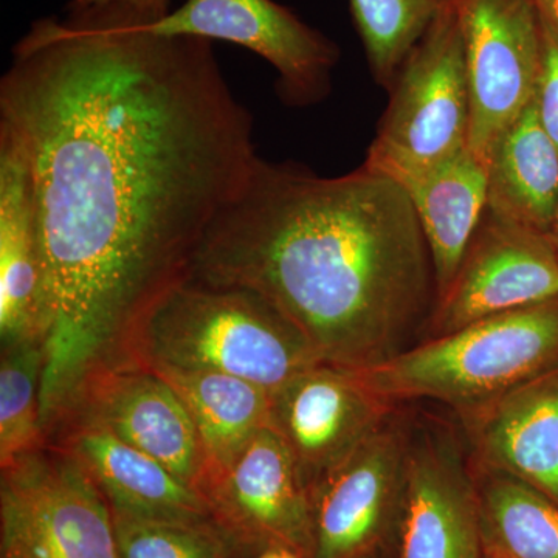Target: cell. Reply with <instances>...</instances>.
<instances>
[{
	"instance_id": "1",
	"label": "cell",
	"mask_w": 558,
	"mask_h": 558,
	"mask_svg": "<svg viewBox=\"0 0 558 558\" xmlns=\"http://www.w3.org/2000/svg\"><path fill=\"white\" fill-rule=\"evenodd\" d=\"M126 7L33 22L0 80V131L35 182L46 256L43 422L183 279L256 160L211 40Z\"/></svg>"
},
{
	"instance_id": "2",
	"label": "cell",
	"mask_w": 558,
	"mask_h": 558,
	"mask_svg": "<svg viewBox=\"0 0 558 558\" xmlns=\"http://www.w3.org/2000/svg\"><path fill=\"white\" fill-rule=\"evenodd\" d=\"M189 278L258 293L326 365L398 354L436 290L424 231L402 186L365 163L340 178L256 157L208 227Z\"/></svg>"
},
{
	"instance_id": "3",
	"label": "cell",
	"mask_w": 558,
	"mask_h": 558,
	"mask_svg": "<svg viewBox=\"0 0 558 558\" xmlns=\"http://www.w3.org/2000/svg\"><path fill=\"white\" fill-rule=\"evenodd\" d=\"M128 362L215 371L277 389L323 363L306 337L252 290L185 278L132 332Z\"/></svg>"
},
{
	"instance_id": "4",
	"label": "cell",
	"mask_w": 558,
	"mask_h": 558,
	"mask_svg": "<svg viewBox=\"0 0 558 558\" xmlns=\"http://www.w3.org/2000/svg\"><path fill=\"white\" fill-rule=\"evenodd\" d=\"M558 365V299L490 315L351 369L379 398L433 399L461 414Z\"/></svg>"
},
{
	"instance_id": "5",
	"label": "cell",
	"mask_w": 558,
	"mask_h": 558,
	"mask_svg": "<svg viewBox=\"0 0 558 558\" xmlns=\"http://www.w3.org/2000/svg\"><path fill=\"white\" fill-rule=\"evenodd\" d=\"M365 165L392 175L469 149L470 89L453 2L400 68Z\"/></svg>"
},
{
	"instance_id": "6",
	"label": "cell",
	"mask_w": 558,
	"mask_h": 558,
	"mask_svg": "<svg viewBox=\"0 0 558 558\" xmlns=\"http://www.w3.org/2000/svg\"><path fill=\"white\" fill-rule=\"evenodd\" d=\"M0 470V558H119L109 501L75 458L46 446Z\"/></svg>"
},
{
	"instance_id": "7",
	"label": "cell",
	"mask_w": 558,
	"mask_h": 558,
	"mask_svg": "<svg viewBox=\"0 0 558 558\" xmlns=\"http://www.w3.org/2000/svg\"><path fill=\"white\" fill-rule=\"evenodd\" d=\"M470 89L469 149L486 161L529 108L543 64V27L531 0H453Z\"/></svg>"
},
{
	"instance_id": "8",
	"label": "cell",
	"mask_w": 558,
	"mask_h": 558,
	"mask_svg": "<svg viewBox=\"0 0 558 558\" xmlns=\"http://www.w3.org/2000/svg\"><path fill=\"white\" fill-rule=\"evenodd\" d=\"M157 35L226 40L253 51L277 72L279 98L311 106L328 97L340 49L275 0H185L161 20Z\"/></svg>"
},
{
	"instance_id": "9",
	"label": "cell",
	"mask_w": 558,
	"mask_h": 558,
	"mask_svg": "<svg viewBox=\"0 0 558 558\" xmlns=\"http://www.w3.org/2000/svg\"><path fill=\"white\" fill-rule=\"evenodd\" d=\"M407 457L405 436L385 424L310 488L307 558L381 556L398 532Z\"/></svg>"
},
{
	"instance_id": "10",
	"label": "cell",
	"mask_w": 558,
	"mask_h": 558,
	"mask_svg": "<svg viewBox=\"0 0 558 558\" xmlns=\"http://www.w3.org/2000/svg\"><path fill=\"white\" fill-rule=\"evenodd\" d=\"M197 492L213 519L256 554L288 548L310 556V487L270 425L229 464L208 472Z\"/></svg>"
},
{
	"instance_id": "11",
	"label": "cell",
	"mask_w": 558,
	"mask_h": 558,
	"mask_svg": "<svg viewBox=\"0 0 558 558\" xmlns=\"http://www.w3.org/2000/svg\"><path fill=\"white\" fill-rule=\"evenodd\" d=\"M558 299V252L549 236L484 213L457 277L436 299L433 337L490 315Z\"/></svg>"
},
{
	"instance_id": "12",
	"label": "cell",
	"mask_w": 558,
	"mask_h": 558,
	"mask_svg": "<svg viewBox=\"0 0 558 558\" xmlns=\"http://www.w3.org/2000/svg\"><path fill=\"white\" fill-rule=\"evenodd\" d=\"M62 410L95 418L183 483L199 487L207 470L199 433L178 392L148 366L128 362L95 369L54 414Z\"/></svg>"
},
{
	"instance_id": "13",
	"label": "cell",
	"mask_w": 558,
	"mask_h": 558,
	"mask_svg": "<svg viewBox=\"0 0 558 558\" xmlns=\"http://www.w3.org/2000/svg\"><path fill=\"white\" fill-rule=\"evenodd\" d=\"M391 410L351 369L318 363L271 391L270 427L311 488L384 427Z\"/></svg>"
},
{
	"instance_id": "14",
	"label": "cell",
	"mask_w": 558,
	"mask_h": 558,
	"mask_svg": "<svg viewBox=\"0 0 558 558\" xmlns=\"http://www.w3.org/2000/svg\"><path fill=\"white\" fill-rule=\"evenodd\" d=\"M395 558H486L478 488L453 447H409Z\"/></svg>"
},
{
	"instance_id": "15",
	"label": "cell",
	"mask_w": 558,
	"mask_h": 558,
	"mask_svg": "<svg viewBox=\"0 0 558 558\" xmlns=\"http://www.w3.org/2000/svg\"><path fill=\"white\" fill-rule=\"evenodd\" d=\"M44 429L47 446L75 458L110 508L159 519H213L196 488L81 411L62 410Z\"/></svg>"
},
{
	"instance_id": "16",
	"label": "cell",
	"mask_w": 558,
	"mask_h": 558,
	"mask_svg": "<svg viewBox=\"0 0 558 558\" xmlns=\"http://www.w3.org/2000/svg\"><path fill=\"white\" fill-rule=\"evenodd\" d=\"M49 318L38 197L27 159L0 131V341H43Z\"/></svg>"
},
{
	"instance_id": "17",
	"label": "cell",
	"mask_w": 558,
	"mask_h": 558,
	"mask_svg": "<svg viewBox=\"0 0 558 558\" xmlns=\"http://www.w3.org/2000/svg\"><path fill=\"white\" fill-rule=\"evenodd\" d=\"M461 418L481 469L523 481L558 505V365Z\"/></svg>"
},
{
	"instance_id": "18",
	"label": "cell",
	"mask_w": 558,
	"mask_h": 558,
	"mask_svg": "<svg viewBox=\"0 0 558 558\" xmlns=\"http://www.w3.org/2000/svg\"><path fill=\"white\" fill-rule=\"evenodd\" d=\"M413 204L427 241L436 299L457 277L473 234L487 208V163L470 149L421 168L388 175Z\"/></svg>"
},
{
	"instance_id": "19",
	"label": "cell",
	"mask_w": 558,
	"mask_h": 558,
	"mask_svg": "<svg viewBox=\"0 0 558 558\" xmlns=\"http://www.w3.org/2000/svg\"><path fill=\"white\" fill-rule=\"evenodd\" d=\"M487 209L549 236L558 204V148L535 101L499 135L487 157Z\"/></svg>"
},
{
	"instance_id": "20",
	"label": "cell",
	"mask_w": 558,
	"mask_h": 558,
	"mask_svg": "<svg viewBox=\"0 0 558 558\" xmlns=\"http://www.w3.org/2000/svg\"><path fill=\"white\" fill-rule=\"evenodd\" d=\"M148 368L171 385L189 410L207 457L205 475L229 464L256 433L270 425V389L215 371Z\"/></svg>"
},
{
	"instance_id": "21",
	"label": "cell",
	"mask_w": 558,
	"mask_h": 558,
	"mask_svg": "<svg viewBox=\"0 0 558 558\" xmlns=\"http://www.w3.org/2000/svg\"><path fill=\"white\" fill-rule=\"evenodd\" d=\"M481 529L487 558H558V505L523 481L481 469Z\"/></svg>"
},
{
	"instance_id": "22",
	"label": "cell",
	"mask_w": 558,
	"mask_h": 558,
	"mask_svg": "<svg viewBox=\"0 0 558 558\" xmlns=\"http://www.w3.org/2000/svg\"><path fill=\"white\" fill-rule=\"evenodd\" d=\"M453 0H349L352 20L371 70L391 89L414 47Z\"/></svg>"
},
{
	"instance_id": "23",
	"label": "cell",
	"mask_w": 558,
	"mask_h": 558,
	"mask_svg": "<svg viewBox=\"0 0 558 558\" xmlns=\"http://www.w3.org/2000/svg\"><path fill=\"white\" fill-rule=\"evenodd\" d=\"M112 509V508H110ZM119 558H253L255 550L215 519L135 515L112 509Z\"/></svg>"
},
{
	"instance_id": "24",
	"label": "cell",
	"mask_w": 558,
	"mask_h": 558,
	"mask_svg": "<svg viewBox=\"0 0 558 558\" xmlns=\"http://www.w3.org/2000/svg\"><path fill=\"white\" fill-rule=\"evenodd\" d=\"M43 341L2 348L0 357V468L47 446L43 424Z\"/></svg>"
},
{
	"instance_id": "25",
	"label": "cell",
	"mask_w": 558,
	"mask_h": 558,
	"mask_svg": "<svg viewBox=\"0 0 558 558\" xmlns=\"http://www.w3.org/2000/svg\"><path fill=\"white\" fill-rule=\"evenodd\" d=\"M534 101L543 130L558 148V40L545 27L542 72Z\"/></svg>"
},
{
	"instance_id": "26",
	"label": "cell",
	"mask_w": 558,
	"mask_h": 558,
	"mask_svg": "<svg viewBox=\"0 0 558 558\" xmlns=\"http://www.w3.org/2000/svg\"><path fill=\"white\" fill-rule=\"evenodd\" d=\"M69 3L75 7H84V9L108 5L126 7V9L137 11L138 14L149 17V20L157 21L170 13L174 0H70Z\"/></svg>"
},
{
	"instance_id": "27",
	"label": "cell",
	"mask_w": 558,
	"mask_h": 558,
	"mask_svg": "<svg viewBox=\"0 0 558 558\" xmlns=\"http://www.w3.org/2000/svg\"><path fill=\"white\" fill-rule=\"evenodd\" d=\"M539 22L558 40V0H531Z\"/></svg>"
},
{
	"instance_id": "28",
	"label": "cell",
	"mask_w": 558,
	"mask_h": 558,
	"mask_svg": "<svg viewBox=\"0 0 558 558\" xmlns=\"http://www.w3.org/2000/svg\"><path fill=\"white\" fill-rule=\"evenodd\" d=\"M253 558H303L295 550L288 548H267L260 550V553L256 554Z\"/></svg>"
},
{
	"instance_id": "29",
	"label": "cell",
	"mask_w": 558,
	"mask_h": 558,
	"mask_svg": "<svg viewBox=\"0 0 558 558\" xmlns=\"http://www.w3.org/2000/svg\"><path fill=\"white\" fill-rule=\"evenodd\" d=\"M549 240L553 242L554 247L558 252V204L556 209V216H554L553 229H550Z\"/></svg>"
},
{
	"instance_id": "30",
	"label": "cell",
	"mask_w": 558,
	"mask_h": 558,
	"mask_svg": "<svg viewBox=\"0 0 558 558\" xmlns=\"http://www.w3.org/2000/svg\"><path fill=\"white\" fill-rule=\"evenodd\" d=\"M366 558H384L381 556H373V557H366Z\"/></svg>"
},
{
	"instance_id": "31",
	"label": "cell",
	"mask_w": 558,
	"mask_h": 558,
	"mask_svg": "<svg viewBox=\"0 0 558 558\" xmlns=\"http://www.w3.org/2000/svg\"><path fill=\"white\" fill-rule=\"evenodd\" d=\"M487 558V557H486Z\"/></svg>"
}]
</instances>
